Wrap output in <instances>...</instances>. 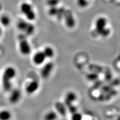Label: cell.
<instances>
[{
  "mask_svg": "<svg viewBox=\"0 0 120 120\" xmlns=\"http://www.w3.org/2000/svg\"><path fill=\"white\" fill-rule=\"evenodd\" d=\"M108 24V21L106 18L101 17L98 18L95 23L96 33L103 37L109 36L111 31L109 28L107 27Z\"/></svg>",
  "mask_w": 120,
  "mask_h": 120,
  "instance_id": "obj_1",
  "label": "cell"
},
{
  "mask_svg": "<svg viewBox=\"0 0 120 120\" xmlns=\"http://www.w3.org/2000/svg\"><path fill=\"white\" fill-rule=\"evenodd\" d=\"M20 9L28 21H33L36 19L37 15L33 6L29 2H22L20 5Z\"/></svg>",
  "mask_w": 120,
  "mask_h": 120,
  "instance_id": "obj_2",
  "label": "cell"
},
{
  "mask_svg": "<svg viewBox=\"0 0 120 120\" xmlns=\"http://www.w3.org/2000/svg\"><path fill=\"white\" fill-rule=\"evenodd\" d=\"M17 74L16 70L14 67L9 66L7 67L4 70L2 78V84L4 85H10L11 80L16 77Z\"/></svg>",
  "mask_w": 120,
  "mask_h": 120,
  "instance_id": "obj_3",
  "label": "cell"
},
{
  "mask_svg": "<svg viewBox=\"0 0 120 120\" xmlns=\"http://www.w3.org/2000/svg\"><path fill=\"white\" fill-rule=\"evenodd\" d=\"M19 50L21 54L27 56L31 52V45L27 40H20L19 42Z\"/></svg>",
  "mask_w": 120,
  "mask_h": 120,
  "instance_id": "obj_4",
  "label": "cell"
},
{
  "mask_svg": "<svg viewBox=\"0 0 120 120\" xmlns=\"http://www.w3.org/2000/svg\"><path fill=\"white\" fill-rule=\"evenodd\" d=\"M17 27L21 31L25 32L28 35L32 34L34 31V26L31 24H29L27 21L24 20L19 21L18 22Z\"/></svg>",
  "mask_w": 120,
  "mask_h": 120,
  "instance_id": "obj_5",
  "label": "cell"
},
{
  "mask_svg": "<svg viewBox=\"0 0 120 120\" xmlns=\"http://www.w3.org/2000/svg\"><path fill=\"white\" fill-rule=\"evenodd\" d=\"M47 59L43 51L36 52L33 57V62L36 65L39 66L43 64Z\"/></svg>",
  "mask_w": 120,
  "mask_h": 120,
  "instance_id": "obj_6",
  "label": "cell"
},
{
  "mask_svg": "<svg viewBox=\"0 0 120 120\" xmlns=\"http://www.w3.org/2000/svg\"><path fill=\"white\" fill-rule=\"evenodd\" d=\"M54 68V64L52 63L49 62L45 64L41 70V76L44 79H47L49 77Z\"/></svg>",
  "mask_w": 120,
  "mask_h": 120,
  "instance_id": "obj_7",
  "label": "cell"
},
{
  "mask_svg": "<svg viewBox=\"0 0 120 120\" xmlns=\"http://www.w3.org/2000/svg\"><path fill=\"white\" fill-rule=\"evenodd\" d=\"M39 88V83L37 81L34 80L30 82L26 87V91L29 94L31 95L38 91Z\"/></svg>",
  "mask_w": 120,
  "mask_h": 120,
  "instance_id": "obj_8",
  "label": "cell"
},
{
  "mask_svg": "<svg viewBox=\"0 0 120 120\" xmlns=\"http://www.w3.org/2000/svg\"><path fill=\"white\" fill-rule=\"evenodd\" d=\"M21 97V93L19 90L15 89L11 93L9 97V101L12 104H16L20 101Z\"/></svg>",
  "mask_w": 120,
  "mask_h": 120,
  "instance_id": "obj_9",
  "label": "cell"
},
{
  "mask_svg": "<svg viewBox=\"0 0 120 120\" xmlns=\"http://www.w3.org/2000/svg\"><path fill=\"white\" fill-rule=\"evenodd\" d=\"M77 100V95L73 92H69L67 93L65 99V105L68 107L70 105H72L73 103Z\"/></svg>",
  "mask_w": 120,
  "mask_h": 120,
  "instance_id": "obj_10",
  "label": "cell"
},
{
  "mask_svg": "<svg viewBox=\"0 0 120 120\" xmlns=\"http://www.w3.org/2000/svg\"><path fill=\"white\" fill-rule=\"evenodd\" d=\"M65 104L57 102L55 104V108L57 112L62 116H65L67 113V109Z\"/></svg>",
  "mask_w": 120,
  "mask_h": 120,
  "instance_id": "obj_11",
  "label": "cell"
},
{
  "mask_svg": "<svg viewBox=\"0 0 120 120\" xmlns=\"http://www.w3.org/2000/svg\"><path fill=\"white\" fill-rule=\"evenodd\" d=\"M12 117L11 112L7 110L0 111V120H10Z\"/></svg>",
  "mask_w": 120,
  "mask_h": 120,
  "instance_id": "obj_12",
  "label": "cell"
},
{
  "mask_svg": "<svg viewBox=\"0 0 120 120\" xmlns=\"http://www.w3.org/2000/svg\"><path fill=\"white\" fill-rule=\"evenodd\" d=\"M11 19L7 15H3L0 17V23L5 27L9 26L11 24Z\"/></svg>",
  "mask_w": 120,
  "mask_h": 120,
  "instance_id": "obj_13",
  "label": "cell"
},
{
  "mask_svg": "<svg viewBox=\"0 0 120 120\" xmlns=\"http://www.w3.org/2000/svg\"><path fill=\"white\" fill-rule=\"evenodd\" d=\"M47 58H52L55 55V51L53 48L50 46H47L44 48L43 51Z\"/></svg>",
  "mask_w": 120,
  "mask_h": 120,
  "instance_id": "obj_14",
  "label": "cell"
},
{
  "mask_svg": "<svg viewBox=\"0 0 120 120\" xmlns=\"http://www.w3.org/2000/svg\"><path fill=\"white\" fill-rule=\"evenodd\" d=\"M57 118V114L54 111L48 112L44 116V120H56Z\"/></svg>",
  "mask_w": 120,
  "mask_h": 120,
  "instance_id": "obj_15",
  "label": "cell"
},
{
  "mask_svg": "<svg viewBox=\"0 0 120 120\" xmlns=\"http://www.w3.org/2000/svg\"><path fill=\"white\" fill-rule=\"evenodd\" d=\"M72 120H82V116L80 113V112H76L72 114V117H71Z\"/></svg>",
  "mask_w": 120,
  "mask_h": 120,
  "instance_id": "obj_16",
  "label": "cell"
},
{
  "mask_svg": "<svg viewBox=\"0 0 120 120\" xmlns=\"http://www.w3.org/2000/svg\"><path fill=\"white\" fill-rule=\"evenodd\" d=\"M69 111L70 112V113H71L72 114L75 113L77 112V108L76 107H75V106L72 104L70 105V106H68L67 107Z\"/></svg>",
  "mask_w": 120,
  "mask_h": 120,
  "instance_id": "obj_17",
  "label": "cell"
},
{
  "mask_svg": "<svg viewBox=\"0 0 120 120\" xmlns=\"http://www.w3.org/2000/svg\"></svg>",
  "mask_w": 120,
  "mask_h": 120,
  "instance_id": "obj_18",
  "label": "cell"
}]
</instances>
